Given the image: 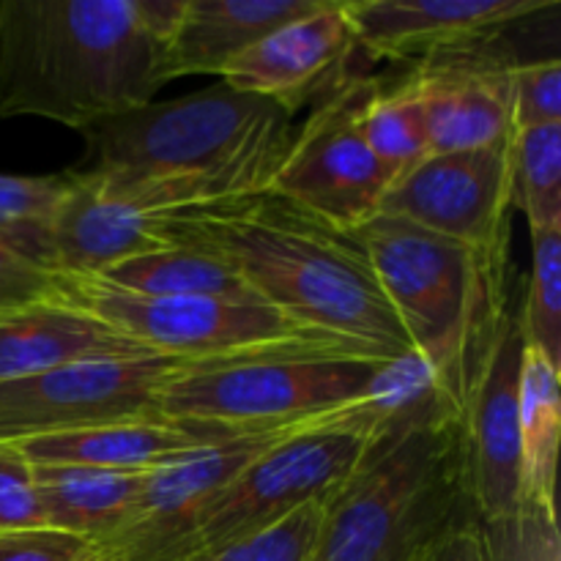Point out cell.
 <instances>
[{"mask_svg":"<svg viewBox=\"0 0 561 561\" xmlns=\"http://www.w3.org/2000/svg\"><path fill=\"white\" fill-rule=\"evenodd\" d=\"M327 0H186L164 49L168 82L219 75L277 27L318 11Z\"/></svg>","mask_w":561,"mask_h":561,"instance_id":"d6986e66","label":"cell"},{"mask_svg":"<svg viewBox=\"0 0 561 561\" xmlns=\"http://www.w3.org/2000/svg\"><path fill=\"white\" fill-rule=\"evenodd\" d=\"M44 526L33 469L14 444H0V531Z\"/></svg>","mask_w":561,"mask_h":561,"instance_id":"f546056e","label":"cell"},{"mask_svg":"<svg viewBox=\"0 0 561 561\" xmlns=\"http://www.w3.org/2000/svg\"><path fill=\"white\" fill-rule=\"evenodd\" d=\"M0 561H102L96 546L82 537L31 526L0 531Z\"/></svg>","mask_w":561,"mask_h":561,"instance_id":"4dcf8cb0","label":"cell"},{"mask_svg":"<svg viewBox=\"0 0 561 561\" xmlns=\"http://www.w3.org/2000/svg\"><path fill=\"white\" fill-rule=\"evenodd\" d=\"M513 206L531 230L561 225V124L513 131Z\"/></svg>","mask_w":561,"mask_h":561,"instance_id":"cb8c5ba5","label":"cell"},{"mask_svg":"<svg viewBox=\"0 0 561 561\" xmlns=\"http://www.w3.org/2000/svg\"><path fill=\"white\" fill-rule=\"evenodd\" d=\"M394 362L329 337L197 359L164 383L159 411L228 427L316 422L370 400Z\"/></svg>","mask_w":561,"mask_h":561,"instance_id":"5b68a950","label":"cell"},{"mask_svg":"<svg viewBox=\"0 0 561 561\" xmlns=\"http://www.w3.org/2000/svg\"><path fill=\"white\" fill-rule=\"evenodd\" d=\"M69 175H0V244L55 272V222Z\"/></svg>","mask_w":561,"mask_h":561,"instance_id":"603a6c76","label":"cell"},{"mask_svg":"<svg viewBox=\"0 0 561 561\" xmlns=\"http://www.w3.org/2000/svg\"><path fill=\"white\" fill-rule=\"evenodd\" d=\"M488 561H561L557 510L526 502L518 515L480 520Z\"/></svg>","mask_w":561,"mask_h":561,"instance_id":"4316f807","label":"cell"},{"mask_svg":"<svg viewBox=\"0 0 561 561\" xmlns=\"http://www.w3.org/2000/svg\"><path fill=\"white\" fill-rule=\"evenodd\" d=\"M431 561H488L480 520L458 531Z\"/></svg>","mask_w":561,"mask_h":561,"instance_id":"d6a6232c","label":"cell"},{"mask_svg":"<svg viewBox=\"0 0 561 561\" xmlns=\"http://www.w3.org/2000/svg\"><path fill=\"white\" fill-rule=\"evenodd\" d=\"M381 80L345 71L316 99L290 137L268 192L340 230H359L381 211L392 175L365 140V110Z\"/></svg>","mask_w":561,"mask_h":561,"instance_id":"ba28073f","label":"cell"},{"mask_svg":"<svg viewBox=\"0 0 561 561\" xmlns=\"http://www.w3.org/2000/svg\"><path fill=\"white\" fill-rule=\"evenodd\" d=\"M354 47L343 0H327L318 11L277 27L241 53L222 71V85L296 113L345 75L343 66Z\"/></svg>","mask_w":561,"mask_h":561,"instance_id":"9a60e30c","label":"cell"},{"mask_svg":"<svg viewBox=\"0 0 561 561\" xmlns=\"http://www.w3.org/2000/svg\"><path fill=\"white\" fill-rule=\"evenodd\" d=\"M518 323L526 348L561 370V225L531 230V277Z\"/></svg>","mask_w":561,"mask_h":561,"instance_id":"484cf974","label":"cell"},{"mask_svg":"<svg viewBox=\"0 0 561 561\" xmlns=\"http://www.w3.org/2000/svg\"><path fill=\"white\" fill-rule=\"evenodd\" d=\"M186 0H3L0 118L85 131L153 102Z\"/></svg>","mask_w":561,"mask_h":561,"instance_id":"3957f363","label":"cell"},{"mask_svg":"<svg viewBox=\"0 0 561 561\" xmlns=\"http://www.w3.org/2000/svg\"><path fill=\"white\" fill-rule=\"evenodd\" d=\"M104 283L142 296H203V299L261 301L244 279L219 257L179 244H164L113 263L93 274Z\"/></svg>","mask_w":561,"mask_h":561,"instance_id":"44dd1931","label":"cell"},{"mask_svg":"<svg viewBox=\"0 0 561 561\" xmlns=\"http://www.w3.org/2000/svg\"><path fill=\"white\" fill-rule=\"evenodd\" d=\"M294 131L283 104L217 85L99 121L69 173L146 214H173L268 190Z\"/></svg>","mask_w":561,"mask_h":561,"instance_id":"7a4b0ae2","label":"cell"},{"mask_svg":"<svg viewBox=\"0 0 561 561\" xmlns=\"http://www.w3.org/2000/svg\"><path fill=\"white\" fill-rule=\"evenodd\" d=\"M477 520L463 403L444 394L383 427L323 504L312 561H431Z\"/></svg>","mask_w":561,"mask_h":561,"instance_id":"277c9868","label":"cell"},{"mask_svg":"<svg viewBox=\"0 0 561 561\" xmlns=\"http://www.w3.org/2000/svg\"><path fill=\"white\" fill-rule=\"evenodd\" d=\"M356 236L414 356L463 403L482 340L504 307L502 263L387 214L362 225Z\"/></svg>","mask_w":561,"mask_h":561,"instance_id":"8992f818","label":"cell"},{"mask_svg":"<svg viewBox=\"0 0 561 561\" xmlns=\"http://www.w3.org/2000/svg\"><path fill=\"white\" fill-rule=\"evenodd\" d=\"M507 71L463 53L431 60L411 77L431 153L474 151L513 135Z\"/></svg>","mask_w":561,"mask_h":561,"instance_id":"2e32d148","label":"cell"},{"mask_svg":"<svg viewBox=\"0 0 561 561\" xmlns=\"http://www.w3.org/2000/svg\"><path fill=\"white\" fill-rule=\"evenodd\" d=\"M559 370L537 351H524L520 367V455L526 502L553 507L559 460Z\"/></svg>","mask_w":561,"mask_h":561,"instance_id":"7402d4cb","label":"cell"},{"mask_svg":"<svg viewBox=\"0 0 561 561\" xmlns=\"http://www.w3.org/2000/svg\"><path fill=\"white\" fill-rule=\"evenodd\" d=\"M513 131L561 124V64L559 58L520 60L507 71Z\"/></svg>","mask_w":561,"mask_h":561,"instance_id":"f1b7e54d","label":"cell"},{"mask_svg":"<svg viewBox=\"0 0 561 561\" xmlns=\"http://www.w3.org/2000/svg\"><path fill=\"white\" fill-rule=\"evenodd\" d=\"M192 362L159 354L96 359L0 383V444L162 416L164 383Z\"/></svg>","mask_w":561,"mask_h":561,"instance_id":"30bf717a","label":"cell"},{"mask_svg":"<svg viewBox=\"0 0 561 561\" xmlns=\"http://www.w3.org/2000/svg\"><path fill=\"white\" fill-rule=\"evenodd\" d=\"M526 340L518 312H496L463 394L471 493L480 520L518 515L526 504L520 455V367Z\"/></svg>","mask_w":561,"mask_h":561,"instance_id":"7c38bea8","label":"cell"},{"mask_svg":"<svg viewBox=\"0 0 561 561\" xmlns=\"http://www.w3.org/2000/svg\"><path fill=\"white\" fill-rule=\"evenodd\" d=\"M323 526V504H307L279 524L230 542L203 561H312Z\"/></svg>","mask_w":561,"mask_h":561,"instance_id":"83f0119b","label":"cell"},{"mask_svg":"<svg viewBox=\"0 0 561 561\" xmlns=\"http://www.w3.org/2000/svg\"><path fill=\"white\" fill-rule=\"evenodd\" d=\"M557 3L546 0H343L356 47L373 58H453Z\"/></svg>","mask_w":561,"mask_h":561,"instance_id":"5bb4252c","label":"cell"},{"mask_svg":"<svg viewBox=\"0 0 561 561\" xmlns=\"http://www.w3.org/2000/svg\"><path fill=\"white\" fill-rule=\"evenodd\" d=\"M153 236L219 257L263 305L310 332L389 359L414 356L356 230L334 228L274 192L157 214Z\"/></svg>","mask_w":561,"mask_h":561,"instance_id":"6da1fadb","label":"cell"},{"mask_svg":"<svg viewBox=\"0 0 561 561\" xmlns=\"http://www.w3.org/2000/svg\"><path fill=\"white\" fill-rule=\"evenodd\" d=\"M58 290L60 299L102 318L162 356L214 359L323 337L263 301L142 296L80 274H58Z\"/></svg>","mask_w":561,"mask_h":561,"instance_id":"9c48e42d","label":"cell"},{"mask_svg":"<svg viewBox=\"0 0 561 561\" xmlns=\"http://www.w3.org/2000/svg\"><path fill=\"white\" fill-rule=\"evenodd\" d=\"M307 425L312 422L236 433L201 453L148 471L140 496L131 504L124 524L110 540L96 546L99 557L102 561H162L244 466Z\"/></svg>","mask_w":561,"mask_h":561,"instance_id":"4fadbf2b","label":"cell"},{"mask_svg":"<svg viewBox=\"0 0 561 561\" xmlns=\"http://www.w3.org/2000/svg\"><path fill=\"white\" fill-rule=\"evenodd\" d=\"M365 140L373 157L394 179L409 173L411 168L431 157L427 148L425 118L416 96L414 82L409 80L398 88H378L365 110Z\"/></svg>","mask_w":561,"mask_h":561,"instance_id":"d4e9b609","label":"cell"},{"mask_svg":"<svg viewBox=\"0 0 561 561\" xmlns=\"http://www.w3.org/2000/svg\"><path fill=\"white\" fill-rule=\"evenodd\" d=\"M244 431H255V427L206 425V422L153 416V420H126L85 427V431L58 433V436L27 438L14 447L27 463L91 466V469L148 474Z\"/></svg>","mask_w":561,"mask_h":561,"instance_id":"e0dca14e","label":"cell"},{"mask_svg":"<svg viewBox=\"0 0 561 561\" xmlns=\"http://www.w3.org/2000/svg\"><path fill=\"white\" fill-rule=\"evenodd\" d=\"M394 365L370 400L290 433L244 466L162 561H203L307 504H327L359 469L383 427L414 405L400 392Z\"/></svg>","mask_w":561,"mask_h":561,"instance_id":"52a82bcc","label":"cell"},{"mask_svg":"<svg viewBox=\"0 0 561 561\" xmlns=\"http://www.w3.org/2000/svg\"><path fill=\"white\" fill-rule=\"evenodd\" d=\"M44 526L102 546L115 535L142 491L146 474L91 466L31 463Z\"/></svg>","mask_w":561,"mask_h":561,"instance_id":"ffe728a7","label":"cell"},{"mask_svg":"<svg viewBox=\"0 0 561 561\" xmlns=\"http://www.w3.org/2000/svg\"><path fill=\"white\" fill-rule=\"evenodd\" d=\"M129 356H153V351L66 299L0 318V383L80 362Z\"/></svg>","mask_w":561,"mask_h":561,"instance_id":"ac0fdd59","label":"cell"},{"mask_svg":"<svg viewBox=\"0 0 561 561\" xmlns=\"http://www.w3.org/2000/svg\"><path fill=\"white\" fill-rule=\"evenodd\" d=\"M58 299V274L25 261L0 244V318Z\"/></svg>","mask_w":561,"mask_h":561,"instance_id":"1f68e13d","label":"cell"},{"mask_svg":"<svg viewBox=\"0 0 561 561\" xmlns=\"http://www.w3.org/2000/svg\"><path fill=\"white\" fill-rule=\"evenodd\" d=\"M510 137L474 151L431 153L389 184L378 214L405 219L469 247L485 261L504 263L513 208Z\"/></svg>","mask_w":561,"mask_h":561,"instance_id":"8fae6325","label":"cell"}]
</instances>
